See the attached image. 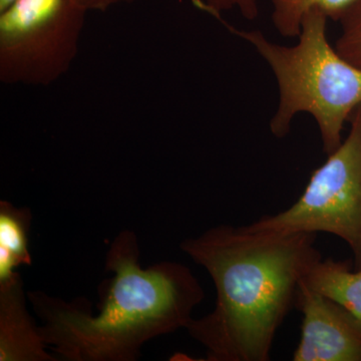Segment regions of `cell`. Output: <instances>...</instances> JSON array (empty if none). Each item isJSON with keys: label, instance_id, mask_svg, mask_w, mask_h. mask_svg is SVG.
<instances>
[{"label": "cell", "instance_id": "6da1fadb", "mask_svg": "<svg viewBox=\"0 0 361 361\" xmlns=\"http://www.w3.org/2000/svg\"><path fill=\"white\" fill-rule=\"evenodd\" d=\"M315 233L259 231L221 225L180 243L208 271L217 291L212 312L186 327L209 361H267L295 306L301 282L320 260Z\"/></svg>", "mask_w": 361, "mask_h": 361}, {"label": "cell", "instance_id": "7a4b0ae2", "mask_svg": "<svg viewBox=\"0 0 361 361\" xmlns=\"http://www.w3.org/2000/svg\"><path fill=\"white\" fill-rule=\"evenodd\" d=\"M132 230H123L106 254L114 273L104 285L99 314L85 299L65 301L28 292L47 348L70 361H135L146 342L185 329L205 294L192 271L173 261L142 268Z\"/></svg>", "mask_w": 361, "mask_h": 361}, {"label": "cell", "instance_id": "3957f363", "mask_svg": "<svg viewBox=\"0 0 361 361\" xmlns=\"http://www.w3.org/2000/svg\"><path fill=\"white\" fill-rule=\"evenodd\" d=\"M233 35L251 44L276 78L279 103L270 121L278 139L290 132L299 113L310 114L319 129L323 151L334 153L342 130L361 106V70L345 61L327 39V16L317 9L304 14L298 42L285 47L270 42L260 30H238L216 18Z\"/></svg>", "mask_w": 361, "mask_h": 361}, {"label": "cell", "instance_id": "277c9868", "mask_svg": "<svg viewBox=\"0 0 361 361\" xmlns=\"http://www.w3.org/2000/svg\"><path fill=\"white\" fill-rule=\"evenodd\" d=\"M87 13L75 0H14L0 11V82L54 84L77 58Z\"/></svg>", "mask_w": 361, "mask_h": 361}, {"label": "cell", "instance_id": "5b68a950", "mask_svg": "<svg viewBox=\"0 0 361 361\" xmlns=\"http://www.w3.org/2000/svg\"><path fill=\"white\" fill-rule=\"evenodd\" d=\"M341 146L311 175L291 207L248 225L259 231L324 232L343 240L361 269V106L351 116Z\"/></svg>", "mask_w": 361, "mask_h": 361}, {"label": "cell", "instance_id": "8992f818", "mask_svg": "<svg viewBox=\"0 0 361 361\" xmlns=\"http://www.w3.org/2000/svg\"><path fill=\"white\" fill-rule=\"evenodd\" d=\"M295 307L302 323L294 361H361V323L348 308L304 281Z\"/></svg>", "mask_w": 361, "mask_h": 361}, {"label": "cell", "instance_id": "52a82bcc", "mask_svg": "<svg viewBox=\"0 0 361 361\" xmlns=\"http://www.w3.org/2000/svg\"><path fill=\"white\" fill-rule=\"evenodd\" d=\"M26 310L20 273L0 282V361H54Z\"/></svg>", "mask_w": 361, "mask_h": 361}, {"label": "cell", "instance_id": "ba28073f", "mask_svg": "<svg viewBox=\"0 0 361 361\" xmlns=\"http://www.w3.org/2000/svg\"><path fill=\"white\" fill-rule=\"evenodd\" d=\"M303 281L313 290L342 304L361 323V269L351 268L346 261L322 259Z\"/></svg>", "mask_w": 361, "mask_h": 361}, {"label": "cell", "instance_id": "9c48e42d", "mask_svg": "<svg viewBox=\"0 0 361 361\" xmlns=\"http://www.w3.org/2000/svg\"><path fill=\"white\" fill-rule=\"evenodd\" d=\"M30 222V209L0 202V282L14 276L20 266L32 264L28 249Z\"/></svg>", "mask_w": 361, "mask_h": 361}, {"label": "cell", "instance_id": "30bf717a", "mask_svg": "<svg viewBox=\"0 0 361 361\" xmlns=\"http://www.w3.org/2000/svg\"><path fill=\"white\" fill-rule=\"evenodd\" d=\"M356 0H271L272 23L283 37H298L304 14L317 9L329 20L338 21Z\"/></svg>", "mask_w": 361, "mask_h": 361}, {"label": "cell", "instance_id": "8fae6325", "mask_svg": "<svg viewBox=\"0 0 361 361\" xmlns=\"http://www.w3.org/2000/svg\"><path fill=\"white\" fill-rule=\"evenodd\" d=\"M338 23L341 35L334 47L342 58L361 70V0L349 6Z\"/></svg>", "mask_w": 361, "mask_h": 361}, {"label": "cell", "instance_id": "7c38bea8", "mask_svg": "<svg viewBox=\"0 0 361 361\" xmlns=\"http://www.w3.org/2000/svg\"><path fill=\"white\" fill-rule=\"evenodd\" d=\"M201 7L212 16H222L226 11L237 9L247 20L259 16L258 0H201Z\"/></svg>", "mask_w": 361, "mask_h": 361}, {"label": "cell", "instance_id": "4fadbf2b", "mask_svg": "<svg viewBox=\"0 0 361 361\" xmlns=\"http://www.w3.org/2000/svg\"><path fill=\"white\" fill-rule=\"evenodd\" d=\"M82 8L89 11H104L118 4H129L135 0H75Z\"/></svg>", "mask_w": 361, "mask_h": 361}, {"label": "cell", "instance_id": "5bb4252c", "mask_svg": "<svg viewBox=\"0 0 361 361\" xmlns=\"http://www.w3.org/2000/svg\"><path fill=\"white\" fill-rule=\"evenodd\" d=\"M14 0H0V11H4L7 6H11Z\"/></svg>", "mask_w": 361, "mask_h": 361}]
</instances>
